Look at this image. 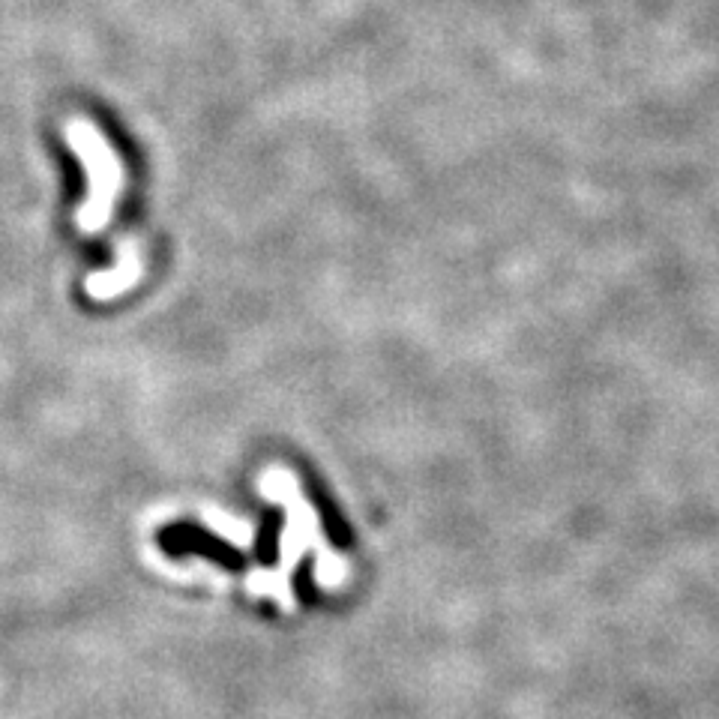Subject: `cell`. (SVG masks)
<instances>
[{"label": "cell", "instance_id": "obj_4", "mask_svg": "<svg viewBox=\"0 0 719 719\" xmlns=\"http://www.w3.org/2000/svg\"><path fill=\"white\" fill-rule=\"evenodd\" d=\"M204 522H207V528H210L216 537H222L225 543L240 546V549H249V546H252L255 531H252L249 522H240V519H234V516L222 513V510H204Z\"/></svg>", "mask_w": 719, "mask_h": 719}, {"label": "cell", "instance_id": "obj_3", "mask_svg": "<svg viewBox=\"0 0 719 719\" xmlns=\"http://www.w3.org/2000/svg\"><path fill=\"white\" fill-rule=\"evenodd\" d=\"M141 276H144L141 249H138L135 237H126V240L117 246L114 267H111V270H102V273H90V276L84 279V291H87L93 300H114V297L126 294Z\"/></svg>", "mask_w": 719, "mask_h": 719}, {"label": "cell", "instance_id": "obj_2", "mask_svg": "<svg viewBox=\"0 0 719 719\" xmlns=\"http://www.w3.org/2000/svg\"><path fill=\"white\" fill-rule=\"evenodd\" d=\"M63 135L69 141V147L78 153V159L84 165V177H87V198L75 210V222L84 234H96L114 216V204L123 192L126 171H123L120 156L108 144V138L84 117L69 120Z\"/></svg>", "mask_w": 719, "mask_h": 719}, {"label": "cell", "instance_id": "obj_1", "mask_svg": "<svg viewBox=\"0 0 719 719\" xmlns=\"http://www.w3.org/2000/svg\"><path fill=\"white\" fill-rule=\"evenodd\" d=\"M258 492L285 510V522L279 534V567L252 570L246 588L252 594H273L285 609H291L294 606L291 576L306 555H315V579L321 588H342L348 579V561L330 549L318 510L303 498L297 477L288 468L273 465L258 477Z\"/></svg>", "mask_w": 719, "mask_h": 719}]
</instances>
